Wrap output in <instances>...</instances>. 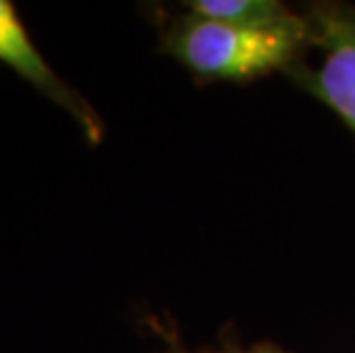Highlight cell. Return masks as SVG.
<instances>
[{
	"label": "cell",
	"instance_id": "cell-3",
	"mask_svg": "<svg viewBox=\"0 0 355 353\" xmlns=\"http://www.w3.org/2000/svg\"><path fill=\"white\" fill-rule=\"evenodd\" d=\"M0 62L17 71L26 83H30L42 96L62 108L89 145H99L103 140V119L83 94L69 87L51 69L46 58L40 53L35 42L30 40L26 26L21 24L17 10L10 0H0Z\"/></svg>",
	"mask_w": 355,
	"mask_h": 353
},
{
	"label": "cell",
	"instance_id": "cell-2",
	"mask_svg": "<svg viewBox=\"0 0 355 353\" xmlns=\"http://www.w3.org/2000/svg\"><path fill=\"white\" fill-rule=\"evenodd\" d=\"M305 19L309 49H319L321 62H300L286 76L328 106L355 136V5L316 3Z\"/></svg>",
	"mask_w": 355,
	"mask_h": 353
},
{
	"label": "cell",
	"instance_id": "cell-5",
	"mask_svg": "<svg viewBox=\"0 0 355 353\" xmlns=\"http://www.w3.org/2000/svg\"><path fill=\"white\" fill-rule=\"evenodd\" d=\"M165 344H168V353H286L284 349L275 347L270 342H259L250 349H239V347H223V349H202V351H188L181 347L179 337H172L165 333Z\"/></svg>",
	"mask_w": 355,
	"mask_h": 353
},
{
	"label": "cell",
	"instance_id": "cell-4",
	"mask_svg": "<svg viewBox=\"0 0 355 353\" xmlns=\"http://www.w3.org/2000/svg\"><path fill=\"white\" fill-rule=\"evenodd\" d=\"M184 7L191 17L234 28H270L298 14L277 0H193Z\"/></svg>",
	"mask_w": 355,
	"mask_h": 353
},
{
	"label": "cell",
	"instance_id": "cell-1",
	"mask_svg": "<svg viewBox=\"0 0 355 353\" xmlns=\"http://www.w3.org/2000/svg\"><path fill=\"white\" fill-rule=\"evenodd\" d=\"M307 49L305 14L270 28H234L181 14L161 33L163 53L200 80L250 83L275 71L289 74Z\"/></svg>",
	"mask_w": 355,
	"mask_h": 353
}]
</instances>
